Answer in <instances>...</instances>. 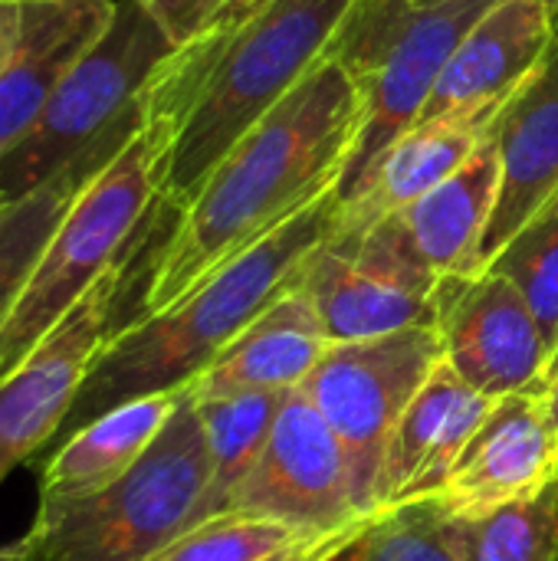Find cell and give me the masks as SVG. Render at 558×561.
<instances>
[{
	"mask_svg": "<svg viewBox=\"0 0 558 561\" xmlns=\"http://www.w3.org/2000/svg\"><path fill=\"white\" fill-rule=\"evenodd\" d=\"M296 286L316 306L332 345H342L434 322L441 276L398 217H385L372 227H335L306 256Z\"/></svg>",
	"mask_w": 558,
	"mask_h": 561,
	"instance_id": "cell-9",
	"label": "cell"
},
{
	"mask_svg": "<svg viewBox=\"0 0 558 561\" xmlns=\"http://www.w3.org/2000/svg\"><path fill=\"white\" fill-rule=\"evenodd\" d=\"M16 33H20V3L0 0V69L16 43Z\"/></svg>",
	"mask_w": 558,
	"mask_h": 561,
	"instance_id": "cell-30",
	"label": "cell"
},
{
	"mask_svg": "<svg viewBox=\"0 0 558 561\" xmlns=\"http://www.w3.org/2000/svg\"><path fill=\"white\" fill-rule=\"evenodd\" d=\"M556 375H558V348H556V355H553V362H549V381H553Z\"/></svg>",
	"mask_w": 558,
	"mask_h": 561,
	"instance_id": "cell-33",
	"label": "cell"
},
{
	"mask_svg": "<svg viewBox=\"0 0 558 561\" xmlns=\"http://www.w3.org/2000/svg\"><path fill=\"white\" fill-rule=\"evenodd\" d=\"M286 394L289 391L234 394V398H214V401H197L194 398L197 408H201L207 450H210V490L204 496L197 523L224 513L230 493L253 470L257 457L263 454V447H266V440L273 434V424L280 417V408H283Z\"/></svg>",
	"mask_w": 558,
	"mask_h": 561,
	"instance_id": "cell-23",
	"label": "cell"
},
{
	"mask_svg": "<svg viewBox=\"0 0 558 561\" xmlns=\"http://www.w3.org/2000/svg\"><path fill=\"white\" fill-rule=\"evenodd\" d=\"M158 207V164L141 135L69 204L0 325V381L138 243Z\"/></svg>",
	"mask_w": 558,
	"mask_h": 561,
	"instance_id": "cell-7",
	"label": "cell"
},
{
	"mask_svg": "<svg viewBox=\"0 0 558 561\" xmlns=\"http://www.w3.org/2000/svg\"><path fill=\"white\" fill-rule=\"evenodd\" d=\"M13 3H30V0H13Z\"/></svg>",
	"mask_w": 558,
	"mask_h": 561,
	"instance_id": "cell-34",
	"label": "cell"
},
{
	"mask_svg": "<svg viewBox=\"0 0 558 561\" xmlns=\"http://www.w3.org/2000/svg\"><path fill=\"white\" fill-rule=\"evenodd\" d=\"M549 388V385H546ZM546 388L500 398L431 496L441 519H480L556 483L558 431Z\"/></svg>",
	"mask_w": 558,
	"mask_h": 561,
	"instance_id": "cell-13",
	"label": "cell"
},
{
	"mask_svg": "<svg viewBox=\"0 0 558 561\" xmlns=\"http://www.w3.org/2000/svg\"><path fill=\"white\" fill-rule=\"evenodd\" d=\"M457 561H558V480L539 496L480 519H444Z\"/></svg>",
	"mask_w": 558,
	"mask_h": 561,
	"instance_id": "cell-24",
	"label": "cell"
},
{
	"mask_svg": "<svg viewBox=\"0 0 558 561\" xmlns=\"http://www.w3.org/2000/svg\"><path fill=\"white\" fill-rule=\"evenodd\" d=\"M3 204H7V201H3V194H0V207H3Z\"/></svg>",
	"mask_w": 558,
	"mask_h": 561,
	"instance_id": "cell-35",
	"label": "cell"
},
{
	"mask_svg": "<svg viewBox=\"0 0 558 561\" xmlns=\"http://www.w3.org/2000/svg\"><path fill=\"white\" fill-rule=\"evenodd\" d=\"M303 539L309 536L283 523L227 510L178 536L151 561H266Z\"/></svg>",
	"mask_w": 558,
	"mask_h": 561,
	"instance_id": "cell-26",
	"label": "cell"
},
{
	"mask_svg": "<svg viewBox=\"0 0 558 561\" xmlns=\"http://www.w3.org/2000/svg\"><path fill=\"white\" fill-rule=\"evenodd\" d=\"M161 210L164 204L158 197L151 224L145 227L138 243L0 381V483L20 463H33V457L43 454L62 431L102 345L115 332L112 316L118 306V293L132 279L135 263L158 230Z\"/></svg>",
	"mask_w": 558,
	"mask_h": 561,
	"instance_id": "cell-10",
	"label": "cell"
},
{
	"mask_svg": "<svg viewBox=\"0 0 558 561\" xmlns=\"http://www.w3.org/2000/svg\"><path fill=\"white\" fill-rule=\"evenodd\" d=\"M227 510L283 523L299 536L342 533L375 516L358 510L345 454L303 388L286 394L263 454L230 493Z\"/></svg>",
	"mask_w": 558,
	"mask_h": 561,
	"instance_id": "cell-11",
	"label": "cell"
},
{
	"mask_svg": "<svg viewBox=\"0 0 558 561\" xmlns=\"http://www.w3.org/2000/svg\"><path fill=\"white\" fill-rule=\"evenodd\" d=\"M368 529H372V526H368ZM368 529H365V533H368ZM365 533H362L355 542H349L345 549H339L332 559H326V561H358V549H362V539H365Z\"/></svg>",
	"mask_w": 558,
	"mask_h": 561,
	"instance_id": "cell-31",
	"label": "cell"
},
{
	"mask_svg": "<svg viewBox=\"0 0 558 561\" xmlns=\"http://www.w3.org/2000/svg\"><path fill=\"white\" fill-rule=\"evenodd\" d=\"M378 516V513H375ZM375 516H365L362 523H355V526H349V529H342V533H329V536H309V539H303V542H296V546H289L286 552H280V556H273V559L266 561H326L332 559L339 549H345L349 542H355L372 523H375Z\"/></svg>",
	"mask_w": 558,
	"mask_h": 561,
	"instance_id": "cell-29",
	"label": "cell"
},
{
	"mask_svg": "<svg viewBox=\"0 0 558 561\" xmlns=\"http://www.w3.org/2000/svg\"><path fill=\"white\" fill-rule=\"evenodd\" d=\"M487 138L500 158V194L483 240V270L558 197V36L543 66L497 112Z\"/></svg>",
	"mask_w": 558,
	"mask_h": 561,
	"instance_id": "cell-15",
	"label": "cell"
},
{
	"mask_svg": "<svg viewBox=\"0 0 558 561\" xmlns=\"http://www.w3.org/2000/svg\"><path fill=\"white\" fill-rule=\"evenodd\" d=\"M546 408H549V417H553V424H556L558 431V375L549 381V388H546Z\"/></svg>",
	"mask_w": 558,
	"mask_h": 561,
	"instance_id": "cell-32",
	"label": "cell"
},
{
	"mask_svg": "<svg viewBox=\"0 0 558 561\" xmlns=\"http://www.w3.org/2000/svg\"><path fill=\"white\" fill-rule=\"evenodd\" d=\"M329 348L332 339L326 335L316 306L299 286H293L191 381V394L197 401H214L260 391H296Z\"/></svg>",
	"mask_w": 558,
	"mask_h": 561,
	"instance_id": "cell-19",
	"label": "cell"
},
{
	"mask_svg": "<svg viewBox=\"0 0 558 561\" xmlns=\"http://www.w3.org/2000/svg\"><path fill=\"white\" fill-rule=\"evenodd\" d=\"M148 16L164 30L174 46H187L210 33L227 13H234L243 0H138Z\"/></svg>",
	"mask_w": 558,
	"mask_h": 561,
	"instance_id": "cell-28",
	"label": "cell"
},
{
	"mask_svg": "<svg viewBox=\"0 0 558 561\" xmlns=\"http://www.w3.org/2000/svg\"><path fill=\"white\" fill-rule=\"evenodd\" d=\"M556 480H558V470H556Z\"/></svg>",
	"mask_w": 558,
	"mask_h": 561,
	"instance_id": "cell-37",
	"label": "cell"
},
{
	"mask_svg": "<svg viewBox=\"0 0 558 561\" xmlns=\"http://www.w3.org/2000/svg\"><path fill=\"white\" fill-rule=\"evenodd\" d=\"M493 404V398L474 391L444 358L388 440L378 483L382 510L431 500Z\"/></svg>",
	"mask_w": 558,
	"mask_h": 561,
	"instance_id": "cell-17",
	"label": "cell"
},
{
	"mask_svg": "<svg viewBox=\"0 0 558 561\" xmlns=\"http://www.w3.org/2000/svg\"><path fill=\"white\" fill-rule=\"evenodd\" d=\"M184 391L187 385L178 391H161L112 408L102 417L79 427L76 434H69L66 440H59L53 450H46V463L39 467V500L33 519L56 516L122 480L158 440Z\"/></svg>",
	"mask_w": 558,
	"mask_h": 561,
	"instance_id": "cell-18",
	"label": "cell"
},
{
	"mask_svg": "<svg viewBox=\"0 0 558 561\" xmlns=\"http://www.w3.org/2000/svg\"><path fill=\"white\" fill-rule=\"evenodd\" d=\"M493 118L497 115L418 122L388 151H382L349 197H339V227H372L431 194L474 158V151L487 141Z\"/></svg>",
	"mask_w": 558,
	"mask_h": 561,
	"instance_id": "cell-20",
	"label": "cell"
},
{
	"mask_svg": "<svg viewBox=\"0 0 558 561\" xmlns=\"http://www.w3.org/2000/svg\"><path fill=\"white\" fill-rule=\"evenodd\" d=\"M497 0H355L326 56L362 89L365 115L355 151L342 171L339 197H349L368 168L408 135L437 89L464 33Z\"/></svg>",
	"mask_w": 558,
	"mask_h": 561,
	"instance_id": "cell-6",
	"label": "cell"
},
{
	"mask_svg": "<svg viewBox=\"0 0 558 561\" xmlns=\"http://www.w3.org/2000/svg\"><path fill=\"white\" fill-rule=\"evenodd\" d=\"M500 194V158L490 138L474 151V158L437 184L431 194L405 207L398 224L411 237L421 260L441 276H480L483 273V240L493 220Z\"/></svg>",
	"mask_w": 558,
	"mask_h": 561,
	"instance_id": "cell-21",
	"label": "cell"
},
{
	"mask_svg": "<svg viewBox=\"0 0 558 561\" xmlns=\"http://www.w3.org/2000/svg\"><path fill=\"white\" fill-rule=\"evenodd\" d=\"M115 158H109V154L86 158V161L72 164L69 171L49 178L43 187H36L23 197H13L0 207V325L7 322L20 289L26 286L43 247L49 243L53 230L66 217L69 204Z\"/></svg>",
	"mask_w": 558,
	"mask_h": 561,
	"instance_id": "cell-22",
	"label": "cell"
},
{
	"mask_svg": "<svg viewBox=\"0 0 558 561\" xmlns=\"http://www.w3.org/2000/svg\"><path fill=\"white\" fill-rule=\"evenodd\" d=\"M355 0H243L145 89L158 197L181 210L224 154L326 56Z\"/></svg>",
	"mask_w": 558,
	"mask_h": 561,
	"instance_id": "cell-2",
	"label": "cell"
},
{
	"mask_svg": "<svg viewBox=\"0 0 558 561\" xmlns=\"http://www.w3.org/2000/svg\"><path fill=\"white\" fill-rule=\"evenodd\" d=\"M339 191H332L266 240L234 256L171 309L138 316L115 329L102 345L62 431L46 450L112 408L191 385L260 312L296 286L306 256L339 227Z\"/></svg>",
	"mask_w": 558,
	"mask_h": 561,
	"instance_id": "cell-3",
	"label": "cell"
},
{
	"mask_svg": "<svg viewBox=\"0 0 558 561\" xmlns=\"http://www.w3.org/2000/svg\"><path fill=\"white\" fill-rule=\"evenodd\" d=\"M115 0L20 3V33L0 69V164L23 141L76 62L105 36Z\"/></svg>",
	"mask_w": 558,
	"mask_h": 561,
	"instance_id": "cell-16",
	"label": "cell"
},
{
	"mask_svg": "<svg viewBox=\"0 0 558 561\" xmlns=\"http://www.w3.org/2000/svg\"><path fill=\"white\" fill-rule=\"evenodd\" d=\"M506 276L529 312L539 322V332L549 345V355L558 348V197L529 224L523 227L487 266ZM553 362V358H549ZM549 378V375H546Z\"/></svg>",
	"mask_w": 558,
	"mask_h": 561,
	"instance_id": "cell-25",
	"label": "cell"
},
{
	"mask_svg": "<svg viewBox=\"0 0 558 561\" xmlns=\"http://www.w3.org/2000/svg\"><path fill=\"white\" fill-rule=\"evenodd\" d=\"M556 36L553 0H497L457 43L421 122L497 115L543 66Z\"/></svg>",
	"mask_w": 558,
	"mask_h": 561,
	"instance_id": "cell-14",
	"label": "cell"
},
{
	"mask_svg": "<svg viewBox=\"0 0 558 561\" xmlns=\"http://www.w3.org/2000/svg\"><path fill=\"white\" fill-rule=\"evenodd\" d=\"M434 325L447 365L480 394L500 401L549 385V345L520 289L483 270L441 279Z\"/></svg>",
	"mask_w": 558,
	"mask_h": 561,
	"instance_id": "cell-12",
	"label": "cell"
},
{
	"mask_svg": "<svg viewBox=\"0 0 558 561\" xmlns=\"http://www.w3.org/2000/svg\"><path fill=\"white\" fill-rule=\"evenodd\" d=\"M210 490V450L191 385L158 440L102 493L33 519L0 561H151L184 536Z\"/></svg>",
	"mask_w": 558,
	"mask_h": 561,
	"instance_id": "cell-4",
	"label": "cell"
},
{
	"mask_svg": "<svg viewBox=\"0 0 558 561\" xmlns=\"http://www.w3.org/2000/svg\"><path fill=\"white\" fill-rule=\"evenodd\" d=\"M441 362V329L424 322L378 339L332 345L306 378L303 391L326 417L345 454L352 493L362 513H382L378 483L388 440Z\"/></svg>",
	"mask_w": 558,
	"mask_h": 561,
	"instance_id": "cell-8",
	"label": "cell"
},
{
	"mask_svg": "<svg viewBox=\"0 0 558 561\" xmlns=\"http://www.w3.org/2000/svg\"><path fill=\"white\" fill-rule=\"evenodd\" d=\"M178 46L138 0H115L105 36L76 62L43 115L0 164L3 201L95 154H122L145 128V89Z\"/></svg>",
	"mask_w": 558,
	"mask_h": 561,
	"instance_id": "cell-5",
	"label": "cell"
},
{
	"mask_svg": "<svg viewBox=\"0 0 558 561\" xmlns=\"http://www.w3.org/2000/svg\"><path fill=\"white\" fill-rule=\"evenodd\" d=\"M553 3H556V7H558V0H553Z\"/></svg>",
	"mask_w": 558,
	"mask_h": 561,
	"instance_id": "cell-36",
	"label": "cell"
},
{
	"mask_svg": "<svg viewBox=\"0 0 558 561\" xmlns=\"http://www.w3.org/2000/svg\"><path fill=\"white\" fill-rule=\"evenodd\" d=\"M362 115L358 82L322 56L174 214L148 266L138 316L171 309L234 256L339 191Z\"/></svg>",
	"mask_w": 558,
	"mask_h": 561,
	"instance_id": "cell-1",
	"label": "cell"
},
{
	"mask_svg": "<svg viewBox=\"0 0 558 561\" xmlns=\"http://www.w3.org/2000/svg\"><path fill=\"white\" fill-rule=\"evenodd\" d=\"M358 561H457L447 539L444 519L431 500L382 510L362 539Z\"/></svg>",
	"mask_w": 558,
	"mask_h": 561,
	"instance_id": "cell-27",
	"label": "cell"
}]
</instances>
